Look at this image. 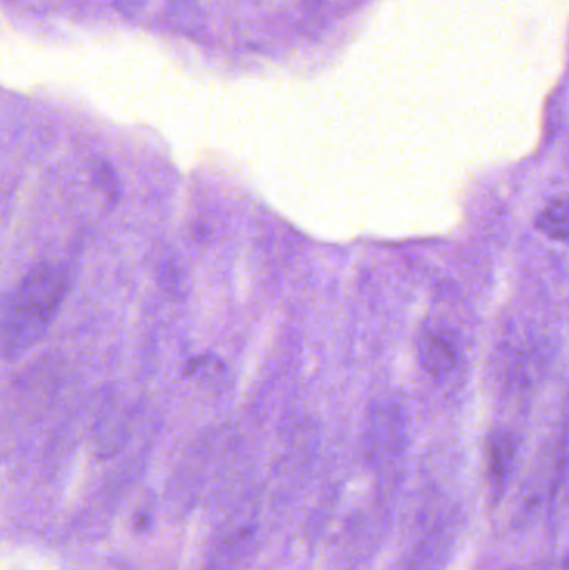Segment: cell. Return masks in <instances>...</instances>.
I'll return each mask as SVG.
<instances>
[{
    "instance_id": "5b68a950",
    "label": "cell",
    "mask_w": 569,
    "mask_h": 570,
    "mask_svg": "<svg viewBox=\"0 0 569 570\" xmlns=\"http://www.w3.org/2000/svg\"><path fill=\"white\" fill-rule=\"evenodd\" d=\"M536 227L553 240H566L568 237V204L564 200H556L548 205L538 215Z\"/></svg>"
},
{
    "instance_id": "6da1fadb",
    "label": "cell",
    "mask_w": 569,
    "mask_h": 570,
    "mask_svg": "<svg viewBox=\"0 0 569 570\" xmlns=\"http://www.w3.org/2000/svg\"><path fill=\"white\" fill-rule=\"evenodd\" d=\"M69 292V277L59 265L42 264L17 285L0 327V352L16 360L41 342Z\"/></svg>"
},
{
    "instance_id": "3957f363",
    "label": "cell",
    "mask_w": 569,
    "mask_h": 570,
    "mask_svg": "<svg viewBox=\"0 0 569 570\" xmlns=\"http://www.w3.org/2000/svg\"><path fill=\"white\" fill-rule=\"evenodd\" d=\"M419 360L433 377H446L453 372L458 354L453 340L441 334H426L419 340Z\"/></svg>"
},
{
    "instance_id": "277c9868",
    "label": "cell",
    "mask_w": 569,
    "mask_h": 570,
    "mask_svg": "<svg viewBox=\"0 0 569 570\" xmlns=\"http://www.w3.org/2000/svg\"><path fill=\"white\" fill-rule=\"evenodd\" d=\"M456 544V537L449 529L434 530L423 547L411 560V570H436L449 557V549Z\"/></svg>"
},
{
    "instance_id": "52a82bcc",
    "label": "cell",
    "mask_w": 569,
    "mask_h": 570,
    "mask_svg": "<svg viewBox=\"0 0 569 570\" xmlns=\"http://www.w3.org/2000/svg\"><path fill=\"white\" fill-rule=\"evenodd\" d=\"M147 0H114V5L122 14H137L146 5Z\"/></svg>"
},
{
    "instance_id": "ba28073f",
    "label": "cell",
    "mask_w": 569,
    "mask_h": 570,
    "mask_svg": "<svg viewBox=\"0 0 569 570\" xmlns=\"http://www.w3.org/2000/svg\"><path fill=\"white\" fill-rule=\"evenodd\" d=\"M149 524H151V517L147 514H137L136 515V529L137 530H147L149 529Z\"/></svg>"
},
{
    "instance_id": "8992f818",
    "label": "cell",
    "mask_w": 569,
    "mask_h": 570,
    "mask_svg": "<svg viewBox=\"0 0 569 570\" xmlns=\"http://www.w3.org/2000/svg\"><path fill=\"white\" fill-rule=\"evenodd\" d=\"M92 179L96 182L97 189L101 190L107 202L116 205L121 199V182L117 177L116 170L107 160H97L92 165Z\"/></svg>"
},
{
    "instance_id": "7a4b0ae2",
    "label": "cell",
    "mask_w": 569,
    "mask_h": 570,
    "mask_svg": "<svg viewBox=\"0 0 569 570\" xmlns=\"http://www.w3.org/2000/svg\"><path fill=\"white\" fill-rule=\"evenodd\" d=\"M516 455H518V444L514 435L503 430L491 435L488 447L489 474L496 494H501L506 489L516 464Z\"/></svg>"
}]
</instances>
